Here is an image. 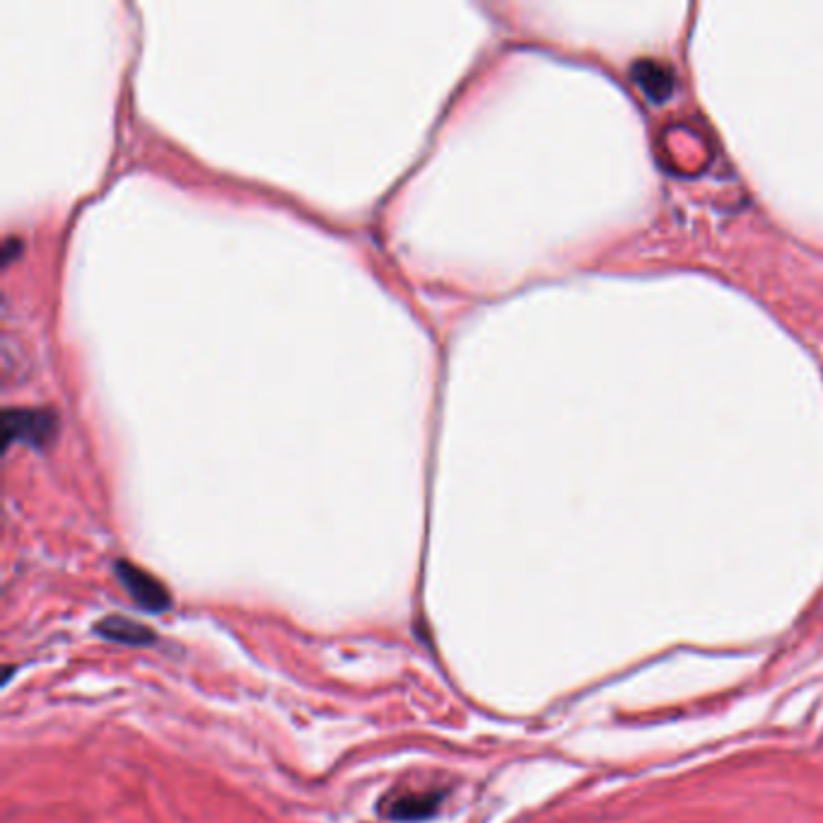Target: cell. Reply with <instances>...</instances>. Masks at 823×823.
<instances>
[{
  "instance_id": "cell-5",
  "label": "cell",
  "mask_w": 823,
  "mask_h": 823,
  "mask_svg": "<svg viewBox=\"0 0 823 823\" xmlns=\"http://www.w3.org/2000/svg\"><path fill=\"white\" fill-rule=\"evenodd\" d=\"M635 70H638L635 80L643 84L645 92L657 94L655 84H659L662 97L669 94V70L664 68L662 64H655V60H645V64H640Z\"/></svg>"
},
{
  "instance_id": "cell-4",
  "label": "cell",
  "mask_w": 823,
  "mask_h": 823,
  "mask_svg": "<svg viewBox=\"0 0 823 823\" xmlns=\"http://www.w3.org/2000/svg\"><path fill=\"white\" fill-rule=\"evenodd\" d=\"M442 804V792L440 790H428V792H408L390 807V816L394 821H422L438 814Z\"/></svg>"
},
{
  "instance_id": "cell-3",
  "label": "cell",
  "mask_w": 823,
  "mask_h": 823,
  "mask_svg": "<svg viewBox=\"0 0 823 823\" xmlns=\"http://www.w3.org/2000/svg\"><path fill=\"white\" fill-rule=\"evenodd\" d=\"M94 631L97 635L109 640V643H119L128 647H145V645H153L157 640V635L148 625L131 621L126 619V616H106L104 621L94 625Z\"/></svg>"
},
{
  "instance_id": "cell-2",
  "label": "cell",
  "mask_w": 823,
  "mask_h": 823,
  "mask_svg": "<svg viewBox=\"0 0 823 823\" xmlns=\"http://www.w3.org/2000/svg\"><path fill=\"white\" fill-rule=\"evenodd\" d=\"M114 573L119 577V583L128 591V597L136 601L140 609L150 613H162L172 607V597H169L165 585L150 573H145L143 567L128 561H119L114 565Z\"/></svg>"
},
{
  "instance_id": "cell-1",
  "label": "cell",
  "mask_w": 823,
  "mask_h": 823,
  "mask_svg": "<svg viewBox=\"0 0 823 823\" xmlns=\"http://www.w3.org/2000/svg\"><path fill=\"white\" fill-rule=\"evenodd\" d=\"M56 435V416L46 408H5L3 410V444L15 440L44 447Z\"/></svg>"
}]
</instances>
